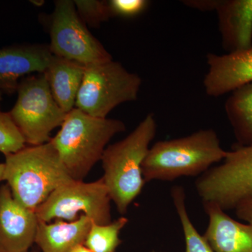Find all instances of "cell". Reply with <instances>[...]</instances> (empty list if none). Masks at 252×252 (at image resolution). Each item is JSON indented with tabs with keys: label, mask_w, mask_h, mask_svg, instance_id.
Instances as JSON below:
<instances>
[{
	"label": "cell",
	"mask_w": 252,
	"mask_h": 252,
	"mask_svg": "<svg viewBox=\"0 0 252 252\" xmlns=\"http://www.w3.org/2000/svg\"><path fill=\"white\" fill-rule=\"evenodd\" d=\"M2 93L0 91V108H1V100H2Z\"/></svg>",
	"instance_id": "28"
},
{
	"label": "cell",
	"mask_w": 252,
	"mask_h": 252,
	"mask_svg": "<svg viewBox=\"0 0 252 252\" xmlns=\"http://www.w3.org/2000/svg\"><path fill=\"white\" fill-rule=\"evenodd\" d=\"M157 122L149 114L122 140L107 146L102 155L104 185L121 215L142 193L146 185L142 165L157 133Z\"/></svg>",
	"instance_id": "3"
},
{
	"label": "cell",
	"mask_w": 252,
	"mask_h": 252,
	"mask_svg": "<svg viewBox=\"0 0 252 252\" xmlns=\"http://www.w3.org/2000/svg\"><path fill=\"white\" fill-rule=\"evenodd\" d=\"M85 69L80 63L53 56L44 72L53 97L67 114L75 107Z\"/></svg>",
	"instance_id": "16"
},
{
	"label": "cell",
	"mask_w": 252,
	"mask_h": 252,
	"mask_svg": "<svg viewBox=\"0 0 252 252\" xmlns=\"http://www.w3.org/2000/svg\"><path fill=\"white\" fill-rule=\"evenodd\" d=\"M74 3L83 22L91 28H98L112 17L108 1L75 0Z\"/></svg>",
	"instance_id": "21"
},
{
	"label": "cell",
	"mask_w": 252,
	"mask_h": 252,
	"mask_svg": "<svg viewBox=\"0 0 252 252\" xmlns=\"http://www.w3.org/2000/svg\"><path fill=\"white\" fill-rule=\"evenodd\" d=\"M4 182L15 200L36 212L56 189L73 180L51 141L5 157Z\"/></svg>",
	"instance_id": "2"
},
{
	"label": "cell",
	"mask_w": 252,
	"mask_h": 252,
	"mask_svg": "<svg viewBox=\"0 0 252 252\" xmlns=\"http://www.w3.org/2000/svg\"><path fill=\"white\" fill-rule=\"evenodd\" d=\"M224 108L238 147L252 145V82L230 93Z\"/></svg>",
	"instance_id": "17"
},
{
	"label": "cell",
	"mask_w": 252,
	"mask_h": 252,
	"mask_svg": "<svg viewBox=\"0 0 252 252\" xmlns=\"http://www.w3.org/2000/svg\"><path fill=\"white\" fill-rule=\"evenodd\" d=\"M16 93L17 100L9 112L26 143L29 146L47 143L51 132L62 126L67 113L53 97L45 74L23 77Z\"/></svg>",
	"instance_id": "6"
},
{
	"label": "cell",
	"mask_w": 252,
	"mask_h": 252,
	"mask_svg": "<svg viewBox=\"0 0 252 252\" xmlns=\"http://www.w3.org/2000/svg\"><path fill=\"white\" fill-rule=\"evenodd\" d=\"M72 252H91L89 248H86L85 245H81L79 246L76 247L74 250H72Z\"/></svg>",
	"instance_id": "25"
},
{
	"label": "cell",
	"mask_w": 252,
	"mask_h": 252,
	"mask_svg": "<svg viewBox=\"0 0 252 252\" xmlns=\"http://www.w3.org/2000/svg\"><path fill=\"white\" fill-rule=\"evenodd\" d=\"M215 12L226 54L252 46V0H219Z\"/></svg>",
	"instance_id": "14"
},
{
	"label": "cell",
	"mask_w": 252,
	"mask_h": 252,
	"mask_svg": "<svg viewBox=\"0 0 252 252\" xmlns=\"http://www.w3.org/2000/svg\"><path fill=\"white\" fill-rule=\"evenodd\" d=\"M0 252H4V251H3L2 250H1V248H0Z\"/></svg>",
	"instance_id": "29"
},
{
	"label": "cell",
	"mask_w": 252,
	"mask_h": 252,
	"mask_svg": "<svg viewBox=\"0 0 252 252\" xmlns=\"http://www.w3.org/2000/svg\"><path fill=\"white\" fill-rule=\"evenodd\" d=\"M111 200L102 178L93 182L72 181L56 189L36 210L39 221H74L86 215L97 224L112 221Z\"/></svg>",
	"instance_id": "8"
},
{
	"label": "cell",
	"mask_w": 252,
	"mask_h": 252,
	"mask_svg": "<svg viewBox=\"0 0 252 252\" xmlns=\"http://www.w3.org/2000/svg\"><path fill=\"white\" fill-rule=\"evenodd\" d=\"M142 83L138 74L113 60L86 66L75 108L93 117L107 118L118 106L137 99Z\"/></svg>",
	"instance_id": "5"
},
{
	"label": "cell",
	"mask_w": 252,
	"mask_h": 252,
	"mask_svg": "<svg viewBox=\"0 0 252 252\" xmlns=\"http://www.w3.org/2000/svg\"><path fill=\"white\" fill-rule=\"evenodd\" d=\"M39 220L36 212L18 203L9 186L0 187V248L4 252H28L35 243Z\"/></svg>",
	"instance_id": "10"
},
{
	"label": "cell",
	"mask_w": 252,
	"mask_h": 252,
	"mask_svg": "<svg viewBox=\"0 0 252 252\" xmlns=\"http://www.w3.org/2000/svg\"><path fill=\"white\" fill-rule=\"evenodd\" d=\"M207 64L203 86L210 97L230 94L252 82V46L230 54H208Z\"/></svg>",
	"instance_id": "11"
},
{
	"label": "cell",
	"mask_w": 252,
	"mask_h": 252,
	"mask_svg": "<svg viewBox=\"0 0 252 252\" xmlns=\"http://www.w3.org/2000/svg\"><path fill=\"white\" fill-rule=\"evenodd\" d=\"M157 252V251H152V252Z\"/></svg>",
	"instance_id": "30"
},
{
	"label": "cell",
	"mask_w": 252,
	"mask_h": 252,
	"mask_svg": "<svg viewBox=\"0 0 252 252\" xmlns=\"http://www.w3.org/2000/svg\"><path fill=\"white\" fill-rule=\"evenodd\" d=\"M203 205L209 218L203 236L215 252H252V225L235 220L214 203Z\"/></svg>",
	"instance_id": "13"
},
{
	"label": "cell",
	"mask_w": 252,
	"mask_h": 252,
	"mask_svg": "<svg viewBox=\"0 0 252 252\" xmlns=\"http://www.w3.org/2000/svg\"><path fill=\"white\" fill-rule=\"evenodd\" d=\"M128 223L122 217L107 224L93 223L86 237L84 245L93 252H116L122 241L121 231Z\"/></svg>",
	"instance_id": "19"
},
{
	"label": "cell",
	"mask_w": 252,
	"mask_h": 252,
	"mask_svg": "<svg viewBox=\"0 0 252 252\" xmlns=\"http://www.w3.org/2000/svg\"><path fill=\"white\" fill-rule=\"evenodd\" d=\"M171 197L176 212L182 225L185 241V252H215L206 239L198 231L189 217L186 204L185 189L175 186L171 189Z\"/></svg>",
	"instance_id": "18"
},
{
	"label": "cell",
	"mask_w": 252,
	"mask_h": 252,
	"mask_svg": "<svg viewBox=\"0 0 252 252\" xmlns=\"http://www.w3.org/2000/svg\"><path fill=\"white\" fill-rule=\"evenodd\" d=\"M195 188L202 203L225 212L252 199V145L227 152L221 162L197 177Z\"/></svg>",
	"instance_id": "7"
},
{
	"label": "cell",
	"mask_w": 252,
	"mask_h": 252,
	"mask_svg": "<svg viewBox=\"0 0 252 252\" xmlns=\"http://www.w3.org/2000/svg\"><path fill=\"white\" fill-rule=\"evenodd\" d=\"M61 127L50 141L74 181H84L113 137L126 129L122 121L93 117L75 107L66 114Z\"/></svg>",
	"instance_id": "4"
},
{
	"label": "cell",
	"mask_w": 252,
	"mask_h": 252,
	"mask_svg": "<svg viewBox=\"0 0 252 252\" xmlns=\"http://www.w3.org/2000/svg\"><path fill=\"white\" fill-rule=\"evenodd\" d=\"M109 9L112 16L132 18L143 13L150 1L147 0H110Z\"/></svg>",
	"instance_id": "22"
},
{
	"label": "cell",
	"mask_w": 252,
	"mask_h": 252,
	"mask_svg": "<svg viewBox=\"0 0 252 252\" xmlns=\"http://www.w3.org/2000/svg\"><path fill=\"white\" fill-rule=\"evenodd\" d=\"M46 44H20L0 49V91L11 94L16 92L23 77L45 72L52 59Z\"/></svg>",
	"instance_id": "12"
},
{
	"label": "cell",
	"mask_w": 252,
	"mask_h": 252,
	"mask_svg": "<svg viewBox=\"0 0 252 252\" xmlns=\"http://www.w3.org/2000/svg\"><path fill=\"white\" fill-rule=\"evenodd\" d=\"M26 144L9 112L0 111V152L6 157L24 148Z\"/></svg>",
	"instance_id": "20"
},
{
	"label": "cell",
	"mask_w": 252,
	"mask_h": 252,
	"mask_svg": "<svg viewBox=\"0 0 252 252\" xmlns=\"http://www.w3.org/2000/svg\"><path fill=\"white\" fill-rule=\"evenodd\" d=\"M49 34V49L54 56L85 66L113 60L112 55L79 17L74 1L59 0L55 2Z\"/></svg>",
	"instance_id": "9"
},
{
	"label": "cell",
	"mask_w": 252,
	"mask_h": 252,
	"mask_svg": "<svg viewBox=\"0 0 252 252\" xmlns=\"http://www.w3.org/2000/svg\"><path fill=\"white\" fill-rule=\"evenodd\" d=\"M182 2L192 9L200 11H212L216 9L219 0H187Z\"/></svg>",
	"instance_id": "23"
},
{
	"label": "cell",
	"mask_w": 252,
	"mask_h": 252,
	"mask_svg": "<svg viewBox=\"0 0 252 252\" xmlns=\"http://www.w3.org/2000/svg\"><path fill=\"white\" fill-rule=\"evenodd\" d=\"M32 4L36 5V6H41L44 4V1H31Z\"/></svg>",
	"instance_id": "27"
},
{
	"label": "cell",
	"mask_w": 252,
	"mask_h": 252,
	"mask_svg": "<svg viewBox=\"0 0 252 252\" xmlns=\"http://www.w3.org/2000/svg\"><path fill=\"white\" fill-rule=\"evenodd\" d=\"M226 154L216 131L204 129L185 137L156 142L144 159L142 174L146 183L198 177L221 162Z\"/></svg>",
	"instance_id": "1"
},
{
	"label": "cell",
	"mask_w": 252,
	"mask_h": 252,
	"mask_svg": "<svg viewBox=\"0 0 252 252\" xmlns=\"http://www.w3.org/2000/svg\"><path fill=\"white\" fill-rule=\"evenodd\" d=\"M4 163L0 162V182L4 181Z\"/></svg>",
	"instance_id": "26"
},
{
	"label": "cell",
	"mask_w": 252,
	"mask_h": 252,
	"mask_svg": "<svg viewBox=\"0 0 252 252\" xmlns=\"http://www.w3.org/2000/svg\"><path fill=\"white\" fill-rule=\"evenodd\" d=\"M93 223L84 215L74 221H39L35 243L42 252H72L76 247L84 245Z\"/></svg>",
	"instance_id": "15"
},
{
	"label": "cell",
	"mask_w": 252,
	"mask_h": 252,
	"mask_svg": "<svg viewBox=\"0 0 252 252\" xmlns=\"http://www.w3.org/2000/svg\"><path fill=\"white\" fill-rule=\"evenodd\" d=\"M235 210L238 219L252 225V199L239 204Z\"/></svg>",
	"instance_id": "24"
}]
</instances>
